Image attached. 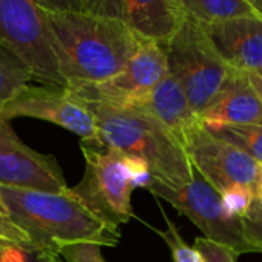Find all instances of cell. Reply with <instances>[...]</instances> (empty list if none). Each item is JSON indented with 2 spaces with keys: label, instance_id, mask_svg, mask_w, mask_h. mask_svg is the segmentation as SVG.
Returning <instances> with one entry per match:
<instances>
[{
  "label": "cell",
  "instance_id": "3",
  "mask_svg": "<svg viewBox=\"0 0 262 262\" xmlns=\"http://www.w3.org/2000/svg\"><path fill=\"white\" fill-rule=\"evenodd\" d=\"M83 102L96 117L97 145L139 159L151 178L171 187H182L193 181L194 168L187 151L151 116L131 106Z\"/></svg>",
  "mask_w": 262,
  "mask_h": 262
},
{
  "label": "cell",
  "instance_id": "28",
  "mask_svg": "<svg viewBox=\"0 0 262 262\" xmlns=\"http://www.w3.org/2000/svg\"><path fill=\"white\" fill-rule=\"evenodd\" d=\"M28 262H65V260L59 254H50V253L36 251V253H33V256L30 257Z\"/></svg>",
  "mask_w": 262,
  "mask_h": 262
},
{
  "label": "cell",
  "instance_id": "9",
  "mask_svg": "<svg viewBox=\"0 0 262 262\" xmlns=\"http://www.w3.org/2000/svg\"><path fill=\"white\" fill-rule=\"evenodd\" d=\"M167 73L168 65L164 43L142 39L139 48L119 74L100 83L67 90L86 102L126 106L145 97Z\"/></svg>",
  "mask_w": 262,
  "mask_h": 262
},
{
  "label": "cell",
  "instance_id": "15",
  "mask_svg": "<svg viewBox=\"0 0 262 262\" xmlns=\"http://www.w3.org/2000/svg\"><path fill=\"white\" fill-rule=\"evenodd\" d=\"M184 19L179 0H122V22L141 39L167 43Z\"/></svg>",
  "mask_w": 262,
  "mask_h": 262
},
{
  "label": "cell",
  "instance_id": "30",
  "mask_svg": "<svg viewBox=\"0 0 262 262\" xmlns=\"http://www.w3.org/2000/svg\"><path fill=\"white\" fill-rule=\"evenodd\" d=\"M253 196L257 199H262V165L257 167V173L253 182Z\"/></svg>",
  "mask_w": 262,
  "mask_h": 262
},
{
  "label": "cell",
  "instance_id": "12",
  "mask_svg": "<svg viewBox=\"0 0 262 262\" xmlns=\"http://www.w3.org/2000/svg\"><path fill=\"white\" fill-rule=\"evenodd\" d=\"M199 122L208 128L262 125V100L245 73L233 71L216 99L201 113Z\"/></svg>",
  "mask_w": 262,
  "mask_h": 262
},
{
  "label": "cell",
  "instance_id": "19",
  "mask_svg": "<svg viewBox=\"0 0 262 262\" xmlns=\"http://www.w3.org/2000/svg\"><path fill=\"white\" fill-rule=\"evenodd\" d=\"M162 211V217L165 219V224H167V228L162 231V230H155L164 241L165 244L168 245L170 251H171V256H173V260L174 262H199V254L196 251L194 247H190L184 237L181 236L178 227L168 219V216Z\"/></svg>",
  "mask_w": 262,
  "mask_h": 262
},
{
  "label": "cell",
  "instance_id": "25",
  "mask_svg": "<svg viewBox=\"0 0 262 262\" xmlns=\"http://www.w3.org/2000/svg\"><path fill=\"white\" fill-rule=\"evenodd\" d=\"M83 13L122 20V0H82Z\"/></svg>",
  "mask_w": 262,
  "mask_h": 262
},
{
  "label": "cell",
  "instance_id": "26",
  "mask_svg": "<svg viewBox=\"0 0 262 262\" xmlns=\"http://www.w3.org/2000/svg\"><path fill=\"white\" fill-rule=\"evenodd\" d=\"M33 253L36 251L0 237V262H28Z\"/></svg>",
  "mask_w": 262,
  "mask_h": 262
},
{
  "label": "cell",
  "instance_id": "24",
  "mask_svg": "<svg viewBox=\"0 0 262 262\" xmlns=\"http://www.w3.org/2000/svg\"><path fill=\"white\" fill-rule=\"evenodd\" d=\"M0 237H4L7 241H11L14 244H19L25 248L34 250L30 244V239L27 237V234L14 224V221L11 219L5 204L0 199ZM36 251V250H34Z\"/></svg>",
  "mask_w": 262,
  "mask_h": 262
},
{
  "label": "cell",
  "instance_id": "14",
  "mask_svg": "<svg viewBox=\"0 0 262 262\" xmlns=\"http://www.w3.org/2000/svg\"><path fill=\"white\" fill-rule=\"evenodd\" d=\"M126 106L136 108L164 125L184 150L188 133L199 123L181 83L170 73L145 97Z\"/></svg>",
  "mask_w": 262,
  "mask_h": 262
},
{
  "label": "cell",
  "instance_id": "6",
  "mask_svg": "<svg viewBox=\"0 0 262 262\" xmlns=\"http://www.w3.org/2000/svg\"><path fill=\"white\" fill-rule=\"evenodd\" d=\"M144 188L187 216L204 233L205 239L230 248L237 256L254 251L244 236L241 219L228 213L222 196L196 171L193 181L182 187H171L150 178Z\"/></svg>",
  "mask_w": 262,
  "mask_h": 262
},
{
  "label": "cell",
  "instance_id": "13",
  "mask_svg": "<svg viewBox=\"0 0 262 262\" xmlns=\"http://www.w3.org/2000/svg\"><path fill=\"white\" fill-rule=\"evenodd\" d=\"M204 30L230 68L245 74L262 71V20L234 19Z\"/></svg>",
  "mask_w": 262,
  "mask_h": 262
},
{
  "label": "cell",
  "instance_id": "5",
  "mask_svg": "<svg viewBox=\"0 0 262 262\" xmlns=\"http://www.w3.org/2000/svg\"><path fill=\"white\" fill-rule=\"evenodd\" d=\"M164 48L168 73L181 83L193 113L199 117L234 70L222 59L204 27L187 14Z\"/></svg>",
  "mask_w": 262,
  "mask_h": 262
},
{
  "label": "cell",
  "instance_id": "18",
  "mask_svg": "<svg viewBox=\"0 0 262 262\" xmlns=\"http://www.w3.org/2000/svg\"><path fill=\"white\" fill-rule=\"evenodd\" d=\"M208 129V128H207ZM216 136L236 145L259 165H262V125L221 126L210 129Z\"/></svg>",
  "mask_w": 262,
  "mask_h": 262
},
{
  "label": "cell",
  "instance_id": "4",
  "mask_svg": "<svg viewBox=\"0 0 262 262\" xmlns=\"http://www.w3.org/2000/svg\"><path fill=\"white\" fill-rule=\"evenodd\" d=\"M85 158L82 181L70 191L102 222L119 228L133 216L131 193L151 178L139 159L116 148L80 141Z\"/></svg>",
  "mask_w": 262,
  "mask_h": 262
},
{
  "label": "cell",
  "instance_id": "7",
  "mask_svg": "<svg viewBox=\"0 0 262 262\" xmlns=\"http://www.w3.org/2000/svg\"><path fill=\"white\" fill-rule=\"evenodd\" d=\"M0 47L28 68L33 80L65 88L36 0H0Z\"/></svg>",
  "mask_w": 262,
  "mask_h": 262
},
{
  "label": "cell",
  "instance_id": "17",
  "mask_svg": "<svg viewBox=\"0 0 262 262\" xmlns=\"http://www.w3.org/2000/svg\"><path fill=\"white\" fill-rule=\"evenodd\" d=\"M31 80L28 68L11 51L0 47V110Z\"/></svg>",
  "mask_w": 262,
  "mask_h": 262
},
{
  "label": "cell",
  "instance_id": "10",
  "mask_svg": "<svg viewBox=\"0 0 262 262\" xmlns=\"http://www.w3.org/2000/svg\"><path fill=\"white\" fill-rule=\"evenodd\" d=\"M185 151L194 171L219 194L239 187L253 190L259 164L201 122L188 133Z\"/></svg>",
  "mask_w": 262,
  "mask_h": 262
},
{
  "label": "cell",
  "instance_id": "2",
  "mask_svg": "<svg viewBox=\"0 0 262 262\" xmlns=\"http://www.w3.org/2000/svg\"><path fill=\"white\" fill-rule=\"evenodd\" d=\"M0 199L36 251L59 254L74 244L114 247L120 241L119 228L96 217L70 188L63 193H45L0 187Z\"/></svg>",
  "mask_w": 262,
  "mask_h": 262
},
{
  "label": "cell",
  "instance_id": "23",
  "mask_svg": "<svg viewBox=\"0 0 262 262\" xmlns=\"http://www.w3.org/2000/svg\"><path fill=\"white\" fill-rule=\"evenodd\" d=\"M225 208L230 214L236 217H242L245 211L248 210L251 201H253V190L251 188H233L221 194Z\"/></svg>",
  "mask_w": 262,
  "mask_h": 262
},
{
  "label": "cell",
  "instance_id": "29",
  "mask_svg": "<svg viewBox=\"0 0 262 262\" xmlns=\"http://www.w3.org/2000/svg\"><path fill=\"white\" fill-rule=\"evenodd\" d=\"M251 86L254 88V91L257 93V96L262 100V71H256V73H248L247 74Z\"/></svg>",
  "mask_w": 262,
  "mask_h": 262
},
{
  "label": "cell",
  "instance_id": "22",
  "mask_svg": "<svg viewBox=\"0 0 262 262\" xmlns=\"http://www.w3.org/2000/svg\"><path fill=\"white\" fill-rule=\"evenodd\" d=\"M100 248L94 244H74L62 248L59 256L65 262H106Z\"/></svg>",
  "mask_w": 262,
  "mask_h": 262
},
{
  "label": "cell",
  "instance_id": "11",
  "mask_svg": "<svg viewBox=\"0 0 262 262\" xmlns=\"http://www.w3.org/2000/svg\"><path fill=\"white\" fill-rule=\"evenodd\" d=\"M0 187L63 193L62 168L53 155H42L17 136L11 120L0 116Z\"/></svg>",
  "mask_w": 262,
  "mask_h": 262
},
{
  "label": "cell",
  "instance_id": "31",
  "mask_svg": "<svg viewBox=\"0 0 262 262\" xmlns=\"http://www.w3.org/2000/svg\"><path fill=\"white\" fill-rule=\"evenodd\" d=\"M244 2L253 10V13L262 20V0H244Z\"/></svg>",
  "mask_w": 262,
  "mask_h": 262
},
{
  "label": "cell",
  "instance_id": "21",
  "mask_svg": "<svg viewBox=\"0 0 262 262\" xmlns=\"http://www.w3.org/2000/svg\"><path fill=\"white\" fill-rule=\"evenodd\" d=\"M194 248L199 254V262H236L237 260V254L234 251L210 239H205L204 236L194 241Z\"/></svg>",
  "mask_w": 262,
  "mask_h": 262
},
{
  "label": "cell",
  "instance_id": "20",
  "mask_svg": "<svg viewBox=\"0 0 262 262\" xmlns=\"http://www.w3.org/2000/svg\"><path fill=\"white\" fill-rule=\"evenodd\" d=\"M241 225L247 242L254 251L262 253V199L253 196L248 210L241 217Z\"/></svg>",
  "mask_w": 262,
  "mask_h": 262
},
{
  "label": "cell",
  "instance_id": "8",
  "mask_svg": "<svg viewBox=\"0 0 262 262\" xmlns=\"http://www.w3.org/2000/svg\"><path fill=\"white\" fill-rule=\"evenodd\" d=\"M0 116L34 117L51 122L77 135L80 141L97 144V123L83 100L67 88L50 85H25L0 110Z\"/></svg>",
  "mask_w": 262,
  "mask_h": 262
},
{
  "label": "cell",
  "instance_id": "1",
  "mask_svg": "<svg viewBox=\"0 0 262 262\" xmlns=\"http://www.w3.org/2000/svg\"><path fill=\"white\" fill-rule=\"evenodd\" d=\"M42 14L65 88L100 83L119 74L142 40L117 19L83 11L42 10Z\"/></svg>",
  "mask_w": 262,
  "mask_h": 262
},
{
  "label": "cell",
  "instance_id": "16",
  "mask_svg": "<svg viewBox=\"0 0 262 262\" xmlns=\"http://www.w3.org/2000/svg\"><path fill=\"white\" fill-rule=\"evenodd\" d=\"M179 4L188 17L204 27L234 19H259L244 0H179Z\"/></svg>",
  "mask_w": 262,
  "mask_h": 262
},
{
  "label": "cell",
  "instance_id": "27",
  "mask_svg": "<svg viewBox=\"0 0 262 262\" xmlns=\"http://www.w3.org/2000/svg\"><path fill=\"white\" fill-rule=\"evenodd\" d=\"M42 10L48 11H83L82 0H36Z\"/></svg>",
  "mask_w": 262,
  "mask_h": 262
}]
</instances>
